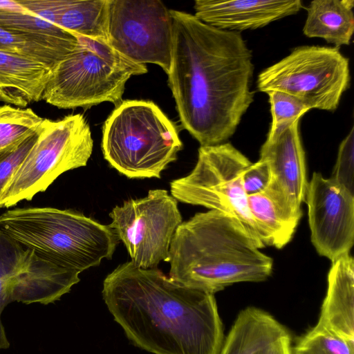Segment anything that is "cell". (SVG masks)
<instances>
[{"label": "cell", "instance_id": "9", "mask_svg": "<svg viewBox=\"0 0 354 354\" xmlns=\"http://www.w3.org/2000/svg\"><path fill=\"white\" fill-rule=\"evenodd\" d=\"M351 80L348 59L337 47L302 46L258 75L259 91L293 95L310 109H337Z\"/></svg>", "mask_w": 354, "mask_h": 354}, {"label": "cell", "instance_id": "7", "mask_svg": "<svg viewBox=\"0 0 354 354\" xmlns=\"http://www.w3.org/2000/svg\"><path fill=\"white\" fill-rule=\"evenodd\" d=\"M93 148L91 128L82 114L44 118L35 145L1 195V205L30 201L63 173L86 166Z\"/></svg>", "mask_w": 354, "mask_h": 354}, {"label": "cell", "instance_id": "3", "mask_svg": "<svg viewBox=\"0 0 354 354\" xmlns=\"http://www.w3.org/2000/svg\"><path fill=\"white\" fill-rule=\"evenodd\" d=\"M169 278L215 294L241 282L266 281L272 259L240 223L216 210L196 213L177 227L169 250Z\"/></svg>", "mask_w": 354, "mask_h": 354}, {"label": "cell", "instance_id": "18", "mask_svg": "<svg viewBox=\"0 0 354 354\" xmlns=\"http://www.w3.org/2000/svg\"><path fill=\"white\" fill-rule=\"evenodd\" d=\"M287 333L268 313L247 307L239 313L219 354H254Z\"/></svg>", "mask_w": 354, "mask_h": 354}, {"label": "cell", "instance_id": "24", "mask_svg": "<svg viewBox=\"0 0 354 354\" xmlns=\"http://www.w3.org/2000/svg\"><path fill=\"white\" fill-rule=\"evenodd\" d=\"M44 120L30 108L0 106V151L35 133Z\"/></svg>", "mask_w": 354, "mask_h": 354}, {"label": "cell", "instance_id": "14", "mask_svg": "<svg viewBox=\"0 0 354 354\" xmlns=\"http://www.w3.org/2000/svg\"><path fill=\"white\" fill-rule=\"evenodd\" d=\"M299 120L270 129L259 159L268 165L270 179L266 191L291 220L299 223L308 185Z\"/></svg>", "mask_w": 354, "mask_h": 354}, {"label": "cell", "instance_id": "26", "mask_svg": "<svg viewBox=\"0 0 354 354\" xmlns=\"http://www.w3.org/2000/svg\"><path fill=\"white\" fill-rule=\"evenodd\" d=\"M269 97L272 123L270 129H275L299 120L310 110L296 97L279 91L266 92Z\"/></svg>", "mask_w": 354, "mask_h": 354}, {"label": "cell", "instance_id": "20", "mask_svg": "<svg viewBox=\"0 0 354 354\" xmlns=\"http://www.w3.org/2000/svg\"><path fill=\"white\" fill-rule=\"evenodd\" d=\"M0 27L72 53L78 37L25 8L19 0H0Z\"/></svg>", "mask_w": 354, "mask_h": 354}, {"label": "cell", "instance_id": "21", "mask_svg": "<svg viewBox=\"0 0 354 354\" xmlns=\"http://www.w3.org/2000/svg\"><path fill=\"white\" fill-rule=\"evenodd\" d=\"M109 0H61L56 25L75 35L108 39Z\"/></svg>", "mask_w": 354, "mask_h": 354}, {"label": "cell", "instance_id": "30", "mask_svg": "<svg viewBox=\"0 0 354 354\" xmlns=\"http://www.w3.org/2000/svg\"><path fill=\"white\" fill-rule=\"evenodd\" d=\"M254 354H292L291 337L288 332Z\"/></svg>", "mask_w": 354, "mask_h": 354}, {"label": "cell", "instance_id": "28", "mask_svg": "<svg viewBox=\"0 0 354 354\" xmlns=\"http://www.w3.org/2000/svg\"><path fill=\"white\" fill-rule=\"evenodd\" d=\"M330 178L354 193V129L339 145L335 165Z\"/></svg>", "mask_w": 354, "mask_h": 354}, {"label": "cell", "instance_id": "27", "mask_svg": "<svg viewBox=\"0 0 354 354\" xmlns=\"http://www.w3.org/2000/svg\"><path fill=\"white\" fill-rule=\"evenodd\" d=\"M38 131L26 139L0 151V197L35 145ZM1 208L3 206L0 203Z\"/></svg>", "mask_w": 354, "mask_h": 354}, {"label": "cell", "instance_id": "8", "mask_svg": "<svg viewBox=\"0 0 354 354\" xmlns=\"http://www.w3.org/2000/svg\"><path fill=\"white\" fill-rule=\"evenodd\" d=\"M252 162L230 143L201 146L196 164L186 176L170 183L177 201L201 205L237 221L255 245L265 247L249 210L242 176Z\"/></svg>", "mask_w": 354, "mask_h": 354}, {"label": "cell", "instance_id": "29", "mask_svg": "<svg viewBox=\"0 0 354 354\" xmlns=\"http://www.w3.org/2000/svg\"><path fill=\"white\" fill-rule=\"evenodd\" d=\"M270 179V172L268 164L263 160L248 167L242 176L243 189L247 196L260 193L268 187Z\"/></svg>", "mask_w": 354, "mask_h": 354}, {"label": "cell", "instance_id": "11", "mask_svg": "<svg viewBox=\"0 0 354 354\" xmlns=\"http://www.w3.org/2000/svg\"><path fill=\"white\" fill-rule=\"evenodd\" d=\"M79 274L41 259L0 229V350L10 346L1 322L9 303H54L80 281Z\"/></svg>", "mask_w": 354, "mask_h": 354}, {"label": "cell", "instance_id": "17", "mask_svg": "<svg viewBox=\"0 0 354 354\" xmlns=\"http://www.w3.org/2000/svg\"><path fill=\"white\" fill-rule=\"evenodd\" d=\"M52 69L36 61L0 51V102L25 108L41 100Z\"/></svg>", "mask_w": 354, "mask_h": 354}, {"label": "cell", "instance_id": "22", "mask_svg": "<svg viewBox=\"0 0 354 354\" xmlns=\"http://www.w3.org/2000/svg\"><path fill=\"white\" fill-rule=\"evenodd\" d=\"M248 205L265 247L281 249L291 241L299 223L289 218L266 191L248 196Z\"/></svg>", "mask_w": 354, "mask_h": 354}, {"label": "cell", "instance_id": "6", "mask_svg": "<svg viewBox=\"0 0 354 354\" xmlns=\"http://www.w3.org/2000/svg\"><path fill=\"white\" fill-rule=\"evenodd\" d=\"M77 36L75 50L53 68L42 100L65 109H87L104 102L118 106L127 82L147 68L122 56L107 41Z\"/></svg>", "mask_w": 354, "mask_h": 354}, {"label": "cell", "instance_id": "13", "mask_svg": "<svg viewBox=\"0 0 354 354\" xmlns=\"http://www.w3.org/2000/svg\"><path fill=\"white\" fill-rule=\"evenodd\" d=\"M304 202L317 252L330 261L350 253L354 243V193L314 172Z\"/></svg>", "mask_w": 354, "mask_h": 354}, {"label": "cell", "instance_id": "23", "mask_svg": "<svg viewBox=\"0 0 354 354\" xmlns=\"http://www.w3.org/2000/svg\"><path fill=\"white\" fill-rule=\"evenodd\" d=\"M0 51L18 55L53 68L70 53L35 38L0 27Z\"/></svg>", "mask_w": 354, "mask_h": 354}, {"label": "cell", "instance_id": "4", "mask_svg": "<svg viewBox=\"0 0 354 354\" xmlns=\"http://www.w3.org/2000/svg\"><path fill=\"white\" fill-rule=\"evenodd\" d=\"M0 229L41 259L80 273L111 259L119 242L109 225L48 207L8 209L0 216Z\"/></svg>", "mask_w": 354, "mask_h": 354}, {"label": "cell", "instance_id": "10", "mask_svg": "<svg viewBox=\"0 0 354 354\" xmlns=\"http://www.w3.org/2000/svg\"><path fill=\"white\" fill-rule=\"evenodd\" d=\"M109 225L125 245L131 262L141 268H156L169 261V250L182 216L178 201L165 189L149 190L147 196L129 199L109 213Z\"/></svg>", "mask_w": 354, "mask_h": 354}, {"label": "cell", "instance_id": "25", "mask_svg": "<svg viewBox=\"0 0 354 354\" xmlns=\"http://www.w3.org/2000/svg\"><path fill=\"white\" fill-rule=\"evenodd\" d=\"M292 354H354V342L317 323L297 339Z\"/></svg>", "mask_w": 354, "mask_h": 354}, {"label": "cell", "instance_id": "16", "mask_svg": "<svg viewBox=\"0 0 354 354\" xmlns=\"http://www.w3.org/2000/svg\"><path fill=\"white\" fill-rule=\"evenodd\" d=\"M317 323L354 342V261L350 253L331 261Z\"/></svg>", "mask_w": 354, "mask_h": 354}, {"label": "cell", "instance_id": "15", "mask_svg": "<svg viewBox=\"0 0 354 354\" xmlns=\"http://www.w3.org/2000/svg\"><path fill=\"white\" fill-rule=\"evenodd\" d=\"M302 7L300 0H196L194 6L200 21L236 32L263 28L297 13Z\"/></svg>", "mask_w": 354, "mask_h": 354}, {"label": "cell", "instance_id": "19", "mask_svg": "<svg viewBox=\"0 0 354 354\" xmlns=\"http://www.w3.org/2000/svg\"><path fill=\"white\" fill-rule=\"evenodd\" d=\"M353 0H314L303 28L308 37H319L337 46L349 45L354 32Z\"/></svg>", "mask_w": 354, "mask_h": 354}, {"label": "cell", "instance_id": "12", "mask_svg": "<svg viewBox=\"0 0 354 354\" xmlns=\"http://www.w3.org/2000/svg\"><path fill=\"white\" fill-rule=\"evenodd\" d=\"M107 41L129 60L157 64L168 74L173 45L169 10L159 0H109Z\"/></svg>", "mask_w": 354, "mask_h": 354}, {"label": "cell", "instance_id": "2", "mask_svg": "<svg viewBox=\"0 0 354 354\" xmlns=\"http://www.w3.org/2000/svg\"><path fill=\"white\" fill-rule=\"evenodd\" d=\"M103 299L136 346L153 354H219L224 328L214 294L131 261L103 282Z\"/></svg>", "mask_w": 354, "mask_h": 354}, {"label": "cell", "instance_id": "5", "mask_svg": "<svg viewBox=\"0 0 354 354\" xmlns=\"http://www.w3.org/2000/svg\"><path fill=\"white\" fill-rule=\"evenodd\" d=\"M182 148L175 124L151 101H122L103 125L104 158L129 178H160Z\"/></svg>", "mask_w": 354, "mask_h": 354}, {"label": "cell", "instance_id": "1", "mask_svg": "<svg viewBox=\"0 0 354 354\" xmlns=\"http://www.w3.org/2000/svg\"><path fill=\"white\" fill-rule=\"evenodd\" d=\"M173 45L168 85L183 129L201 145L225 142L254 100L252 55L239 32L169 10Z\"/></svg>", "mask_w": 354, "mask_h": 354}]
</instances>
